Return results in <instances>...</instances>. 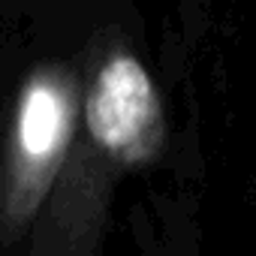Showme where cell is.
<instances>
[{
    "label": "cell",
    "instance_id": "cell-1",
    "mask_svg": "<svg viewBox=\"0 0 256 256\" xmlns=\"http://www.w3.org/2000/svg\"><path fill=\"white\" fill-rule=\"evenodd\" d=\"M78 114V84L66 66H36L16 100L4 181H0V214L12 226H24L48 196Z\"/></svg>",
    "mask_w": 256,
    "mask_h": 256
},
{
    "label": "cell",
    "instance_id": "cell-2",
    "mask_svg": "<svg viewBox=\"0 0 256 256\" xmlns=\"http://www.w3.org/2000/svg\"><path fill=\"white\" fill-rule=\"evenodd\" d=\"M84 124L90 139L118 163H148L163 139V102L145 64L130 52L102 60L84 100Z\"/></svg>",
    "mask_w": 256,
    "mask_h": 256
}]
</instances>
